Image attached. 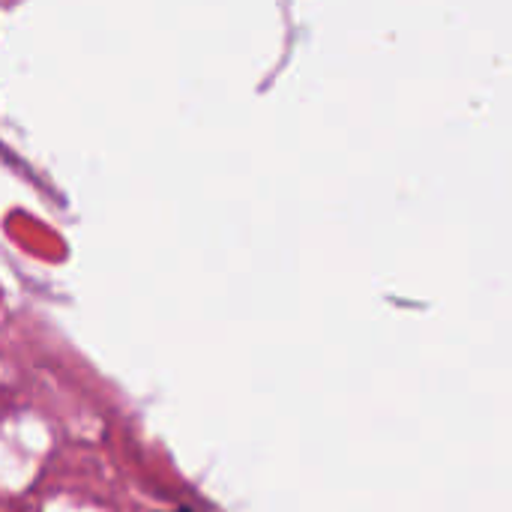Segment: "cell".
<instances>
[{
    "label": "cell",
    "instance_id": "obj_1",
    "mask_svg": "<svg viewBox=\"0 0 512 512\" xmlns=\"http://www.w3.org/2000/svg\"><path fill=\"white\" fill-rule=\"evenodd\" d=\"M177 512H189V510H177Z\"/></svg>",
    "mask_w": 512,
    "mask_h": 512
}]
</instances>
